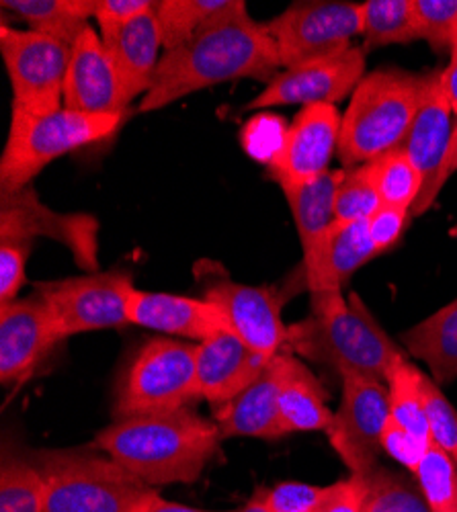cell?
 I'll return each mask as SVG.
<instances>
[{"label": "cell", "instance_id": "e575fe53", "mask_svg": "<svg viewBox=\"0 0 457 512\" xmlns=\"http://www.w3.org/2000/svg\"><path fill=\"white\" fill-rule=\"evenodd\" d=\"M382 207V199L373 187L367 164L345 170L335 197V222H367Z\"/></svg>", "mask_w": 457, "mask_h": 512}, {"label": "cell", "instance_id": "d4e9b609", "mask_svg": "<svg viewBox=\"0 0 457 512\" xmlns=\"http://www.w3.org/2000/svg\"><path fill=\"white\" fill-rule=\"evenodd\" d=\"M343 177L345 168L328 170L326 175L308 185L281 187L302 242V267H310L318 259L324 238L335 224V197Z\"/></svg>", "mask_w": 457, "mask_h": 512}, {"label": "cell", "instance_id": "3957f363", "mask_svg": "<svg viewBox=\"0 0 457 512\" xmlns=\"http://www.w3.org/2000/svg\"><path fill=\"white\" fill-rule=\"evenodd\" d=\"M308 318L287 326L283 351L343 373L386 381L390 369L406 357L380 326L357 293L310 295Z\"/></svg>", "mask_w": 457, "mask_h": 512}, {"label": "cell", "instance_id": "9a60e30c", "mask_svg": "<svg viewBox=\"0 0 457 512\" xmlns=\"http://www.w3.org/2000/svg\"><path fill=\"white\" fill-rule=\"evenodd\" d=\"M343 115L335 105L302 107L289 125L283 152L267 166L279 187L308 185L328 173L339 154Z\"/></svg>", "mask_w": 457, "mask_h": 512}, {"label": "cell", "instance_id": "484cf974", "mask_svg": "<svg viewBox=\"0 0 457 512\" xmlns=\"http://www.w3.org/2000/svg\"><path fill=\"white\" fill-rule=\"evenodd\" d=\"M402 345L429 367L437 386L457 379V300L402 332Z\"/></svg>", "mask_w": 457, "mask_h": 512}, {"label": "cell", "instance_id": "ab89813d", "mask_svg": "<svg viewBox=\"0 0 457 512\" xmlns=\"http://www.w3.org/2000/svg\"><path fill=\"white\" fill-rule=\"evenodd\" d=\"M29 250V242L0 244V306L15 302L19 289L25 285Z\"/></svg>", "mask_w": 457, "mask_h": 512}, {"label": "cell", "instance_id": "836d02e7", "mask_svg": "<svg viewBox=\"0 0 457 512\" xmlns=\"http://www.w3.org/2000/svg\"><path fill=\"white\" fill-rule=\"evenodd\" d=\"M412 474L431 512H457V461L449 453L431 443Z\"/></svg>", "mask_w": 457, "mask_h": 512}, {"label": "cell", "instance_id": "cb8c5ba5", "mask_svg": "<svg viewBox=\"0 0 457 512\" xmlns=\"http://www.w3.org/2000/svg\"><path fill=\"white\" fill-rule=\"evenodd\" d=\"M279 365V410L285 433H326L335 412H330L328 408V394L324 392L320 379L300 357L287 351L279 353Z\"/></svg>", "mask_w": 457, "mask_h": 512}, {"label": "cell", "instance_id": "7402d4cb", "mask_svg": "<svg viewBox=\"0 0 457 512\" xmlns=\"http://www.w3.org/2000/svg\"><path fill=\"white\" fill-rule=\"evenodd\" d=\"M281 365L279 353L267 363L263 373L228 404L216 408V424L222 439L248 437L275 441L285 437L279 410Z\"/></svg>", "mask_w": 457, "mask_h": 512}, {"label": "cell", "instance_id": "4316f807", "mask_svg": "<svg viewBox=\"0 0 457 512\" xmlns=\"http://www.w3.org/2000/svg\"><path fill=\"white\" fill-rule=\"evenodd\" d=\"M5 11H11L29 25L31 31L48 35L72 48L95 15V0H3Z\"/></svg>", "mask_w": 457, "mask_h": 512}, {"label": "cell", "instance_id": "7a4b0ae2", "mask_svg": "<svg viewBox=\"0 0 457 512\" xmlns=\"http://www.w3.org/2000/svg\"><path fill=\"white\" fill-rule=\"evenodd\" d=\"M220 441L216 420L181 408L115 420L95 437V447L156 488L197 482Z\"/></svg>", "mask_w": 457, "mask_h": 512}, {"label": "cell", "instance_id": "f6af8a7d", "mask_svg": "<svg viewBox=\"0 0 457 512\" xmlns=\"http://www.w3.org/2000/svg\"><path fill=\"white\" fill-rule=\"evenodd\" d=\"M441 84H443L445 95L451 103L453 113L457 115V50L451 52L449 64L441 70Z\"/></svg>", "mask_w": 457, "mask_h": 512}, {"label": "cell", "instance_id": "7bdbcfd3", "mask_svg": "<svg viewBox=\"0 0 457 512\" xmlns=\"http://www.w3.org/2000/svg\"><path fill=\"white\" fill-rule=\"evenodd\" d=\"M154 9L152 0H95V15L101 33L126 25Z\"/></svg>", "mask_w": 457, "mask_h": 512}, {"label": "cell", "instance_id": "681fc988", "mask_svg": "<svg viewBox=\"0 0 457 512\" xmlns=\"http://www.w3.org/2000/svg\"><path fill=\"white\" fill-rule=\"evenodd\" d=\"M453 236H455V238H457V228H455V230H453Z\"/></svg>", "mask_w": 457, "mask_h": 512}, {"label": "cell", "instance_id": "4dcf8cb0", "mask_svg": "<svg viewBox=\"0 0 457 512\" xmlns=\"http://www.w3.org/2000/svg\"><path fill=\"white\" fill-rule=\"evenodd\" d=\"M230 3L232 0H160L154 3L164 52L185 46L205 23L226 11Z\"/></svg>", "mask_w": 457, "mask_h": 512}, {"label": "cell", "instance_id": "74e56055", "mask_svg": "<svg viewBox=\"0 0 457 512\" xmlns=\"http://www.w3.org/2000/svg\"><path fill=\"white\" fill-rule=\"evenodd\" d=\"M287 132L289 125L283 121V117L259 113L242 127L240 144L248 156L269 166L283 152Z\"/></svg>", "mask_w": 457, "mask_h": 512}, {"label": "cell", "instance_id": "5b68a950", "mask_svg": "<svg viewBox=\"0 0 457 512\" xmlns=\"http://www.w3.org/2000/svg\"><path fill=\"white\" fill-rule=\"evenodd\" d=\"M46 482L44 512H146L156 488L91 449L31 453Z\"/></svg>", "mask_w": 457, "mask_h": 512}, {"label": "cell", "instance_id": "8fae6325", "mask_svg": "<svg viewBox=\"0 0 457 512\" xmlns=\"http://www.w3.org/2000/svg\"><path fill=\"white\" fill-rule=\"evenodd\" d=\"M283 68L341 56L361 35V5L300 3L267 23Z\"/></svg>", "mask_w": 457, "mask_h": 512}, {"label": "cell", "instance_id": "52a82bcc", "mask_svg": "<svg viewBox=\"0 0 457 512\" xmlns=\"http://www.w3.org/2000/svg\"><path fill=\"white\" fill-rule=\"evenodd\" d=\"M195 355L197 345L173 338H150L115 383V420L173 412L199 400Z\"/></svg>", "mask_w": 457, "mask_h": 512}, {"label": "cell", "instance_id": "60d3db41", "mask_svg": "<svg viewBox=\"0 0 457 512\" xmlns=\"http://www.w3.org/2000/svg\"><path fill=\"white\" fill-rule=\"evenodd\" d=\"M431 441H423L417 435L406 431L394 418H390L384 437H382V451L404 465L410 472L419 467L421 459L425 457Z\"/></svg>", "mask_w": 457, "mask_h": 512}, {"label": "cell", "instance_id": "1f68e13d", "mask_svg": "<svg viewBox=\"0 0 457 512\" xmlns=\"http://www.w3.org/2000/svg\"><path fill=\"white\" fill-rule=\"evenodd\" d=\"M382 205L410 211L423 191V177L404 152L396 148L367 164Z\"/></svg>", "mask_w": 457, "mask_h": 512}, {"label": "cell", "instance_id": "30bf717a", "mask_svg": "<svg viewBox=\"0 0 457 512\" xmlns=\"http://www.w3.org/2000/svg\"><path fill=\"white\" fill-rule=\"evenodd\" d=\"M339 410L326 429L328 441L353 476L378 465L382 437L392 418L388 383L359 373H343Z\"/></svg>", "mask_w": 457, "mask_h": 512}, {"label": "cell", "instance_id": "ba28073f", "mask_svg": "<svg viewBox=\"0 0 457 512\" xmlns=\"http://www.w3.org/2000/svg\"><path fill=\"white\" fill-rule=\"evenodd\" d=\"M134 289L130 271H97L35 285V293L44 297L62 340L130 324L128 302Z\"/></svg>", "mask_w": 457, "mask_h": 512}, {"label": "cell", "instance_id": "44dd1931", "mask_svg": "<svg viewBox=\"0 0 457 512\" xmlns=\"http://www.w3.org/2000/svg\"><path fill=\"white\" fill-rule=\"evenodd\" d=\"M103 46L119 78L123 103L130 109L132 101L152 89V82L162 60V31L154 9L126 25L101 33Z\"/></svg>", "mask_w": 457, "mask_h": 512}, {"label": "cell", "instance_id": "4fadbf2b", "mask_svg": "<svg viewBox=\"0 0 457 512\" xmlns=\"http://www.w3.org/2000/svg\"><path fill=\"white\" fill-rule=\"evenodd\" d=\"M46 236L64 244L74 263L89 273L99 269V222L89 213H60L41 203L31 185L0 189V244Z\"/></svg>", "mask_w": 457, "mask_h": 512}, {"label": "cell", "instance_id": "ee69618b", "mask_svg": "<svg viewBox=\"0 0 457 512\" xmlns=\"http://www.w3.org/2000/svg\"><path fill=\"white\" fill-rule=\"evenodd\" d=\"M365 490L357 476L328 486L326 496L312 512H363Z\"/></svg>", "mask_w": 457, "mask_h": 512}, {"label": "cell", "instance_id": "d590c367", "mask_svg": "<svg viewBox=\"0 0 457 512\" xmlns=\"http://www.w3.org/2000/svg\"><path fill=\"white\" fill-rule=\"evenodd\" d=\"M421 39L435 52L457 50V0H414Z\"/></svg>", "mask_w": 457, "mask_h": 512}, {"label": "cell", "instance_id": "2e32d148", "mask_svg": "<svg viewBox=\"0 0 457 512\" xmlns=\"http://www.w3.org/2000/svg\"><path fill=\"white\" fill-rule=\"evenodd\" d=\"M62 343L54 316L44 297L33 293L25 300L0 306V381L17 386Z\"/></svg>", "mask_w": 457, "mask_h": 512}, {"label": "cell", "instance_id": "f35d334b", "mask_svg": "<svg viewBox=\"0 0 457 512\" xmlns=\"http://www.w3.org/2000/svg\"><path fill=\"white\" fill-rule=\"evenodd\" d=\"M271 512H312L328 492V486L304 482H281L273 488H263Z\"/></svg>", "mask_w": 457, "mask_h": 512}, {"label": "cell", "instance_id": "d6986e66", "mask_svg": "<svg viewBox=\"0 0 457 512\" xmlns=\"http://www.w3.org/2000/svg\"><path fill=\"white\" fill-rule=\"evenodd\" d=\"M64 107L80 113L130 111L123 103L119 78L93 27H87L70 48V64L64 82Z\"/></svg>", "mask_w": 457, "mask_h": 512}, {"label": "cell", "instance_id": "277c9868", "mask_svg": "<svg viewBox=\"0 0 457 512\" xmlns=\"http://www.w3.org/2000/svg\"><path fill=\"white\" fill-rule=\"evenodd\" d=\"M431 72L380 68L359 82L343 113L339 158L345 170L402 148L417 117Z\"/></svg>", "mask_w": 457, "mask_h": 512}, {"label": "cell", "instance_id": "e0dca14e", "mask_svg": "<svg viewBox=\"0 0 457 512\" xmlns=\"http://www.w3.org/2000/svg\"><path fill=\"white\" fill-rule=\"evenodd\" d=\"M453 109L441 84V70H431L421 109L404 140V152L423 177V191L410 209V216H423L433 207L441 189L439 177L453 138Z\"/></svg>", "mask_w": 457, "mask_h": 512}, {"label": "cell", "instance_id": "d6a6232c", "mask_svg": "<svg viewBox=\"0 0 457 512\" xmlns=\"http://www.w3.org/2000/svg\"><path fill=\"white\" fill-rule=\"evenodd\" d=\"M421 369L414 367L406 357H402L388 373V392L392 418L404 426L406 431L417 435L423 441H431L429 422L421 390Z\"/></svg>", "mask_w": 457, "mask_h": 512}, {"label": "cell", "instance_id": "9c48e42d", "mask_svg": "<svg viewBox=\"0 0 457 512\" xmlns=\"http://www.w3.org/2000/svg\"><path fill=\"white\" fill-rule=\"evenodd\" d=\"M0 52L13 87V111L50 115L64 107L68 46L31 29L21 31L3 25Z\"/></svg>", "mask_w": 457, "mask_h": 512}, {"label": "cell", "instance_id": "c3c4849f", "mask_svg": "<svg viewBox=\"0 0 457 512\" xmlns=\"http://www.w3.org/2000/svg\"><path fill=\"white\" fill-rule=\"evenodd\" d=\"M232 512H271L269 506H267V500H265V492L263 488L255 492V496L248 500L244 506H240L238 510H232Z\"/></svg>", "mask_w": 457, "mask_h": 512}, {"label": "cell", "instance_id": "ffe728a7", "mask_svg": "<svg viewBox=\"0 0 457 512\" xmlns=\"http://www.w3.org/2000/svg\"><path fill=\"white\" fill-rule=\"evenodd\" d=\"M130 324H138L162 334L183 336L189 340L212 338L224 330H232L224 310L210 302L197 300V297L173 295V293H154L134 289L128 302Z\"/></svg>", "mask_w": 457, "mask_h": 512}, {"label": "cell", "instance_id": "6da1fadb", "mask_svg": "<svg viewBox=\"0 0 457 512\" xmlns=\"http://www.w3.org/2000/svg\"><path fill=\"white\" fill-rule=\"evenodd\" d=\"M279 66L269 27L248 15L242 0H232L226 11L205 23L185 46L162 54L152 89L144 95L138 111L164 109L226 80L253 78L269 84Z\"/></svg>", "mask_w": 457, "mask_h": 512}, {"label": "cell", "instance_id": "f546056e", "mask_svg": "<svg viewBox=\"0 0 457 512\" xmlns=\"http://www.w3.org/2000/svg\"><path fill=\"white\" fill-rule=\"evenodd\" d=\"M357 478L365 490L363 512H431L417 480H410L394 469L378 463Z\"/></svg>", "mask_w": 457, "mask_h": 512}, {"label": "cell", "instance_id": "f1b7e54d", "mask_svg": "<svg viewBox=\"0 0 457 512\" xmlns=\"http://www.w3.org/2000/svg\"><path fill=\"white\" fill-rule=\"evenodd\" d=\"M46 482L31 455L3 449L0 463V512H44Z\"/></svg>", "mask_w": 457, "mask_h": 512}, {"label": "cell", "instance_id": "b9f144b4", "mask_svg": "<svg viewBox=\"0 0 457 512\" xmlns=\"http://www.w3.org/2000/svg\"><path fill=\"white\" fill-rule=\"evenodd\" d=\"M410 218V211L390 205H382L373 213L367 220V234L378 254L390 250L402 238V232L408 226Z\"/></svg>", "mask_w": 457, "mask_h": 512}, {"label": "cell", "instance_id": "bcb514c9", "mask_svg": "<svg viewBox=\"0 0 457 512\" xmlns=\"http://www.w3.org/2000/svg\"><path fill=\"white\" fill-rule=\"evenodd\" d=\"M457 173V123H455V130H453V138H451V148H449V154H447V160L443 164V170H441V177H439V189L443 191L445 183Z\"/></svg>", "mask_w": 457, "mask_h": 512}, {"label": "cell", "instance_id": "8992f818", "mask_svg": "<svg viewBox=\"0 0 457 512\" xmlns=\"http://www.w3.org/2000/svg\"><path fill=\"white\" fill-rule=\"evenodd\" d=\"M130 111L80 113L62 107L50 115L11 113L7 146L0 158V189H21L54 160L115 136Z\"/></svg>", "mask_w": 457, "mask_h": 512}, {"label": "cell", "instance_id": "ac0fdd59", "mask_svg": "<svg viewBox=\"0 0 457 512\" xmlns=\"http://www.w3.org/2000/svg\"><path fill=\"white\" fill-rule=\"evenodd\" d=\"M271 359L248 347L234 330H224L197 345L195 375L199 400L220 408L242 394Z\"/></svg>", "mask_w": 457, "mask_h": 512}, {"label": "cell", "instance_id": "7dc6e473", "mask_svg": "<svg viewBox=\"0 0 457 512\" xmlns=\"http://www.w3.org/2000/svg\"><path fill=\"white\" fill-rule=\"evenodd\" d=\"M146 512H216V510H201V508H191L185 504H177V502H169L160 496H156L152 500V504L146 508Z\"/></svg>", "mask_w": 457, "mask_h": 512}, {"label": "cell", "instance_id": "83f0119b", "mask_svg": "<svg viewBox=\"0 0 457 512\" xmlns=\"http://www.w3.org/2000/svg\"><path fill=\"white\" fill-rule=\"evenodd\" d=\"M365 48L412 44L421 39L414 0H367L361 3Z\"/></svg>", "mask_w": 457, "mask_h": 512}, {"label": "cell", "instance_id": "5bb4252c", "mask_svg": "<svg viewBox=\"0 0 457 512\" xmlns=\"http://www.w3.org/2000/svg\"><path fill=\"white\" fill-rule=\"evenodd\" d=\"M365 78V52L353 46L341 56L285 68L267 87L242 107V111H259L283 105H335L355 93Z\"/></svg>", "mask_w": 457, "mask_h": 512}, {"label": "cell", "instance_id": "603a6c76", "mask_svg": "<svg viewBox=\"0 0 457 512\" xmlns=\"http://www.w3.org/2000/svg\"><path fill=\"white\" fill-rule=\"evenodd\" d=\"M373 256L378 252L369 240L367 222H335L324 238L318 259L310 267H302V287L310 295L343 293L349 279Z\"/></svg>", "mask_w": 457, "mask_h": 512}, {"label": "cell", "instance_id": "8d00e7d4", "mask_svg": "<svg viewBox=\"0 0 457 512\" xmlns=\"http://www.w3.org/2000/svg\"><path fill=\"white\" fill-rule=\"evenodd\" d=\"M421 390L431 443L441 447L457 461V410L449 404L441 388L427 373H421Z\"/></svg>", "mask_w": 457, "mask_h": 512}, {"label": "cell", "instance_id": "7c38bea8", "mask_svg": "<svg viewBox=\"0 0 457 512\" xmlns=\"http://www.w3.org/2000/svg\"><path fill=\"white\" fill-rule=\"evenodd\" d=\"M195 275L205 300L224 310L230 328L248 347L265 359H273L283 351L287 326L281 318L285 297L279 289L236 283L222 265L212 261H201L195 267Z\"/></svg>", "mask_w": 457, "mask_h": 512}]
</instances>
